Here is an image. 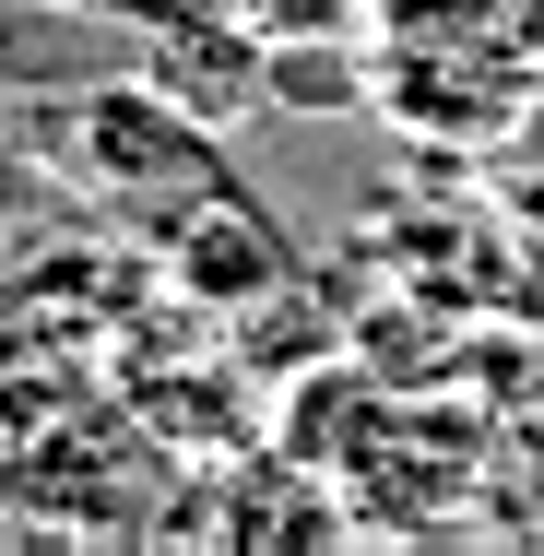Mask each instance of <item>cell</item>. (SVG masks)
<instances>
[{
    "label": "cell",
    "mask_w": 544,
    "mask_h": 556,
    "mask_svg": "<svg viewBox=\"0 0 544 556\" xmlns=\"http://www.w3.org/2000/svg\"><path fill=\"white\" fill-rule=\"evenodd\" d=\"M84 178L118 202H202V190H225V154L202 130V108L142 72V84H107L84 108Z\"/></svg>",
    "instance_id": "cell-1"
},
{
    "label": "cell",
    "mask_w": 544,
    "mask_h": 556,
    "mask_svg": "<svg viewBox=\"0 0 544 556\" xmlns=\"http://www.w3.org/2000/svg\"><path fill=\"white\" fill-rule=\"evenodd\" d=\"M12 178H24V166H12V142H0V214H12Z\"/></svg>",
    "instance_id": "cell-2"
}]
</instances>
